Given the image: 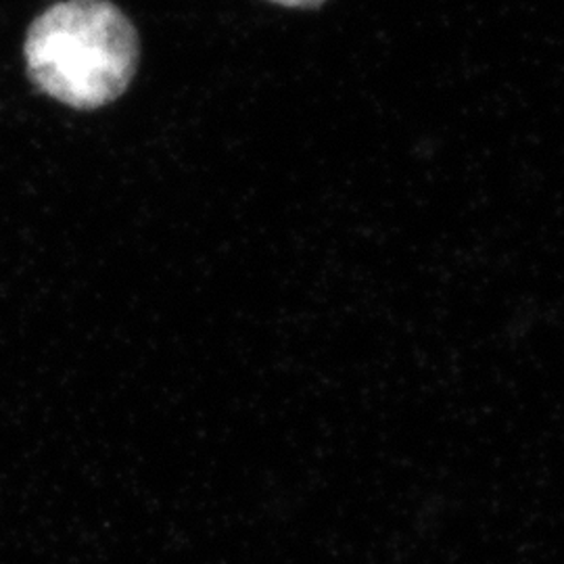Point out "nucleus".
Returning <instances> with one entry per match:
<instances>
[{"label":"nucleus","mask_w":564,"mask_h":564,"mask_svg":"<svg viewBox=\"0 0 564 564\" xmlns=\"http://www.w3.org/2000/svg\"><path fill=\"white\" fill-rule=\"evenodd\" d=\"M30 80L74 109H99L126 93L139 67V34L109 0H65L32 21L25 39Z\"/></svg>","instance_id":"obj_1"},{"label":"nucleus","mask_w":564,"mask_h":564,"mask_svg":"<svg viewBox=\"0 0 564 564\" xmlns=\"http://www.w3.org/2000/svg\"><path fill=\"white\" fill-rule=\"evenodd\" d=\"M270 2H276L281 7H291V9H314V7H321L326 0H270Z\"/></svg>","instance_id":"obj_2"}]
</instances>
